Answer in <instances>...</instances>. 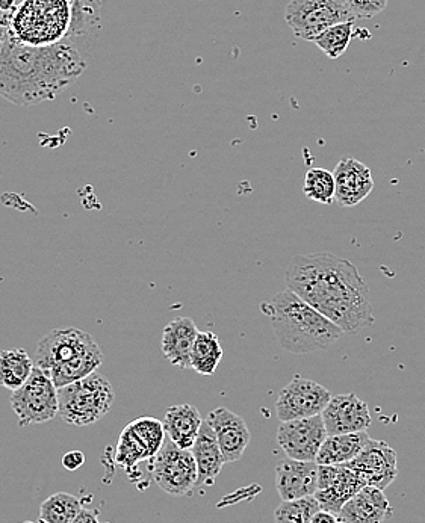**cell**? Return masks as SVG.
<instances>
[{
	"label": "cell",
	"instance_id": "6da1fadb",
	"mask_svg": "<svg viewBox=\"0 0 425 523\" xmlns=\"http://www.w3.org/2000/svg\"><path fill=\"white\" fill-rule=\"evenodd\" d=\"M285 282L344 333L356 335L376 322L370 288L350 260L330 253L295 256L286 268Z\"/></svg>",
	"mask_w": 425,
	"mask_h": 523
},
{
	"label": "cell",
	"instance_id": "7a4b0ae2",
	"mask_svg": "<svg viewBox=\"0 0 425 523\" xmlns=\"http://www.w3.org/2000/svg\"><path fill=\"white\" fill-rule=\"evenodd\" d=\"M87 70V61L70 43L26 46L8 31L0 52V97L13 105H40L55 100Z\"/></svg>",
	"mask_w": 425,
	"mask_h": 523
},
{
	"label": "cell",
	"instance_id": "3957f363",
	"mask_svg": "<svg viewBox=\"0 0 425 523\" xmlns=\"http://www.w3.org/2000/svg\"><path fill=\"white\" fill-rule=\"evenodd\" d=\"M261 310L270 318L280 347L292 354L330 350L344 335L341 327L288 288L264 301Z\"/></svg>",
	"mask_w": 425,
	"mask_h": 523
},
{
	"label": "cell",
	"instance_id": "277c9868",
	"mask_svg": "<svg viewBox=\"0 0 425 523\" xmlns=\"http://www.w3.org/2000/svg\"><path fill=\"white\" fill-rule=\"evenodd\" d=\"M103 359L93 336L73 327L47 333L35 350V366L49 372L58 389L97 372Z\"/></svg>",
	"mask_w": 425,
	"mask_h": 523
},
{
	"label": "cell",
	"instance_id": "5b68a950",
	"mask_svg": "<svg viewBox=\"0 0 425 523\" xmlns=\"http://www.w3.org/2000/svg\"><path fill=\"white\" fill-rule=\"evenodd\" d=\"M73 23L72 0H22L8 31L26 46L47 47L70 40Z\"/></svg>",
	"mask_w": 425,
	"mask_h": 523
},
{
	"label": "cell",
	"instance_id": "8992f818",
	"mask_svg": "<svg viewBox=\"0 0 425 523\" xmlns=\"http://www.w3.org/2000/svg\"><path fill=\"white\" fill-rule=\"evenodd\" d=\"M58 394L59 418L75 427L96 424L111 412L115 401L114 387L99 372L61 387Z\"/></svg>",
	"mask_w": 425,
	"mask_h": 523
},
{
	"label": "cell",
	"instance_id": "52a82bcc",
	"mask_svg": "<svg viewBox=\"0 0 425 523\" xmlns=\"http://www.w3.org/2000/svg\"><path fill=\"white\" fill-rule=\"evenodd\" d=\"M58 390L49 372L35 366L29 380L11 394V409L19 418L20 427L55 419L59 413Z\"/></svg>",
	"mask_w": 425,
	"mask_h": 523
},
{
	"label": "cell",
	"instance_id": "ba28073f",
	"mask_svg": "<svg viewBox=\"0 0 425 523\" xmlns=\"http://www.w3.org/2000/svg\"><path fill=\"white\" fill-rule=\"evenodd\" d=\"M285 20L295 37L314 41L332 26L356 19L344 0H291L286 7Z\"/></svg>",
	"mask_w": 425,
	"mask_h": 523
},
{
	"label": "cell",
	"instance_id": "9c48e42d",
	"mask_svg": "<svg viewBox=\"0 0 425 523\" xmlns=\"http://www.w3.org/2000/svg\"><path fill=\"white\" fill-rule=\"evenodd\" d=\"M153 480L171 496H185L193 492L199 480L196 460L191 449L179 448L170 439H165L161 451L150 463Z\"/></svg>",
	"mask_w": 425,
	"mask_h": 523
},
{
	"label": "cell",
	"instance_id": "30bf717a",
	"mask_svg": "<svg viewBox=\"0 0 425 523\" xmlns=\"http://www.w3.org/2000/svg\"><path fill=\"white\" fill-rule=\"evenodd\" d=\"M167 439L164 424L155 418H138L126 425L118 437L115 462L125 469L152 460Z\"/></svg>",
	"mask_w": 425,
	"mask_h": 523
},
{
	"label": "cell",
	"instance_id": "8fae6325",
	"mask_svg": "<svg viewBox=\"0 0 425 523\" xmlns=\"http://www.w3.org/2000/svg\"><path fill=\"white\" fill-rule=\"evenodd\" d=\"M332 392L320 383L295 375L282 390L276 403L280 422L321 415L332 400Z\"/></svg>",
	"mask_w": 425,
	"mask_h": 523
},
{
	"label": "cell",
	"instance_id": "7c38bea8",
	"mask_svg": "<svg viewBox=\"0 0 425 523\" xmlns=\"http://www.w3.org/2000/svg\"><path fill=\"white\" fill-rule=\"evenodd\" d=\"M327 436L321 415L282 422L277 428V443L286 457L300 462H315Z\"/></svg>",
	"mask_w": 425,
	"mask_h": 523
},
{
	"label": "cell",
	"instance_id": "4fadbf2b",
	"mask_svg": "<svg viewBox=\"0 0 425 523\" xmlns=\"http://www.w3.org/2000/svg\"><path fill=\"white\" fill-rule=\"evenodd\" d=\"M344 466L359 475L367 486L385 490L398 475L397 452L385 440L370 439L356 459Z\"/></svg>",
	"mask_w": 425,
	"mask_h": 523
},
{
	"label": "cell",
	"instance_id": "5bb4252c",
	"mask_svg": "<svg viewBox=\"0 0 425 523\" xmlns=\"http://www.w3.org/2000/svg\"><path fill=\"white\" fill-rule=\"evenodd\" d=\"M365 486V481L347 466H320L318 489L314 496L320 502L321 510L338 516L341 508Z\"/></svg>",
	"mask_w": 425,
	"mask_h": 523
},
{
	"label": "cell",
	"instance_id": "9a60e30c",
	"mask_svg": "<svg viewBox=\"0 0 425 523\" xmlns=\"http://www.w3.org/2000/svg\"><path fill=\"white\" fill-rule=\"evenodd\" d=\"M321 416L329 436L367 431L373 422L368 404L354 394L335 395Z\"/></svg>",
	"mask_w": 425,
	"mask_h": 523
},
{
	"label": "cell",
	"instance_id": "2e32d148",
	"mask_svg": "<svg viewBox=\"0 0 425 523\" xmlns=\"http://www.w3.org/2000/svg\"><path fill=\"white\" fill-rule=\"evenodd\" d=\"M208 424L217 436L224 463H235L241 460L244 451L252 440L246 421L226 407H218L208 415Z\"/></svg>",
	"mask_w": 425,
	"mask_h": 523
},
{
	"label": "cell",
	"instance_id": "e0dca14e",
	"mask_svg": "<svg viewBox=\"0 0 425 523\" xmlns=\"http://www.w3.org/2000/svg\"><path fill=\"white\" fill-rule=\"evenodd\" d=\"M335 200L344 208L359 205L373 192L374 180L370 168L354 158L341 159L335 171Z\"/></svg>",
	"mask_w": 425,
	"mask_h": 523
},
{
	"label": "cell",
	"instance_id": "ac0fdd59",
	"mask_svg": "<svg viewBox=\"0 0 425 523\" xmlns=\"http://www.w3.org/2000/svg\"><path fill=\"white\" fill-rule=\"evenodd\" d=\"M317 462H300L289 457L276 465V489L282 501L314 496L318 489Z\"/></svg>",
	"mask_w": 425,
	"mask_h": 523
},
{
	"label": "cell",
	"instance_id": "d6986e66",
	"mask_svg": "<svg viewBox=\"0 0 425 523\" xmlns=\"http://www.w3.org/2000/svg\"><path fill=\"white\" fill-rule=\"evenodd\" d=\"M199 329L196 322L187 316L173 319L162 332V354L171 365L180 369H191V353L196 344Z\"/></svg>",
	"mask_w": 425,
	"mask_h": 523
},
{
	"label": "cell",
	"instance_id": "ffe728a7",
	"mask_svg": "<svg viewBox=\"0 0 425 523\" xmlns=\"http://www.w3.org/2000/svg\"><path fill=\"white\" fill-rule=\"evenodd\" d=\"M392 514L394 508L383 490L365 486L341 508L338 516L347 523H385Z\"/></svg>",
	"mask_w": 425,
	"mask_h": 523
},
{
	"label": "cell",
	"instance_id": "44dd1931",
	"mask_svg": "<svg viewBox=\"0 0 425 523\" xmlns=\"http://www.w3.org/2000/svg\"><path fill=\"white\" fill-rule=\"evenodd\" d=\"M191 452H193L197 472H199L197 486H211L223 469L224 459L217 436L208 421L203 422Z\"/></svg>",
	"mask_w": 425,
	"mask_h": 523
},
{
	"label": "cell",
	"instance_id": "7402d4cb",
	"mask_svg": "<svg viewBox=\"0 0 425 523\" xmlns=\"http://www.w3.org/2000/svg\"><path fill=\"white\" fill-rule=\"evenodd\" d=\"M203 422L205 421L197 407L191 404H179L167 410L162 424L171 442L176 443L179 448L191 449L199 436Z\"/></svg>",
	"mask_w": 425,
	"mask_h": 523
},
{
	"label": "cell",
	"instance_id": "603a6c76",
	"mask_svg": "<svg viewBox=\"0 0 425 523\" xmlns=\"http://www.w3.org/2000/svg\"><path fill=\"white\" fill-rule=\"evenodd\" d=\"M370 439V434L367 431L327 436L315 462L320 466L347 465L351 460L356 459L359 452L365 448Z\"/></svg>",
	"mask_w": 425,
	"mask_h": 523
},
{
	"label": "cell",
	"instance_id": "cb8c5ba5",
	"mask_svg": "<svg viewBox=\"0 0 425 523\" xmlns=\"http://www.w3.org/2000/svg\"><path fill=\"white\" fill-rule=\"evenodd\" d=\"M34 362L23 348L0 351V386L5 389H20L34 372Z\"/></svg>",
	"mask_w": 425,
	"mask_h": 523
},
{
	"label": "cell",
	"instance_id": "d4e9b609",
	"mask_svg": "<svg viewBox=\"0 0 425 523\" xmlns=\"http://www.w3.org/2000/svg\"><path fill=\"white\" fill-rule=\"evenodd\" d=\"M223 354L217 335L212 332H199L191 353V369L200 375H214Z\"/></svg>",
	"mask_w": 425,
	"mask_h": 523
},
{
	"label": "cell",
	"instance_id": "484cf974",
	"mask_svg": "<svg viewBox=\"0 0 425 523\" xmlns=\"http://www.w3.org/2000/svg\"><path fill=\"white\" fill-rule=\"evenodd\" d=\"M82 511L76 496L59 492L49 496L40 507V519L47 523H73Z\"/></svg>",
	"mask_w": 425,
	"mask_h": 523
},
{
	"label": "cell",
	"instance_id": "4316f807",
	"mask_svg": "<svg viewBox=\"0 0 425 523\" xmlns=\"http://www.w3.org/2000/svg\"><path fill=\"white\" fill-rule=\"evenodd\" d=\"M354 35V20L338 23L318 35L312 43L323 50L330 59H338L347 52Z\"/></svg>",
	"mask_w": 425,
	"mask_h": 523
},
{
	"label": "cell",
	"instance_id": "83f0119b",
	"mask_svg": "<svg viewBox=\"0 0 425 523\" xmlns=\"http://www.w3.org/2000/svg\"><path fill=\"white\" fill-rule=\"evenodd\" d=\"M303 192L312 202L332 205L335 200V176L324 168H312L306 173Z\"/></svg>",
	"mask_w": 425,
	"mask_h": 523
},
{
	"label": "cell",
	"instance_id": "f1b7e54d",
	"mask_svg": "<svg viewBox=\"0 0 425 523\" xmlns=\"http://www.w3.org/2000/svg\"><path fill=\"white\" fill-rule=\"evenodd\" d=\"M321 510L320 502L315 496L295 499V501H282L274 511L276 523H311L312 517Z\"/></svg>",
	"mask_w": 425,
	"mask_h": 523
},
{
	"label": "cell",
	"instance_id": "f546056e",
	"mask_svg": "<svg viewBox=\"0 0 425 523\" xmlns=\"http://www.w3.org/2000/svg\"><path fill=\"white\" fill-rule=\"evenodd\" d=\"M72 2L75 5L72 37H84L99 28L100 0H72Z\"/></svg>",
	"mask_w": 425,
	"mask_h": 523
},
{
	"label": "cell",
	"instance_id": "4dcf8cb0",
	"mask_svg": "<svg viewBox=\"0 0 425 523\" xmlns=\"http://www.w3.org/2000/svg\"><path fill=\"white\" fill-rule=\"evenodd\" d=\"M389 0H344L354 19H371L386 10Z\"/></svg>",
	"mask_w": 425,
	"mask_h": 523
},
{
	"label": "cell",
	"instance_id": "1f68e13d",
	"mask_svg": "<svg viewBox=\"0 0 425 523\" xmlns=\"http://www.w3.org/2000/svg\"><path fill=\"white\" fill-rule=\"evenodd\" d=\"M85 463L84 452L70 451L63 457V466L67 471H78Z\"/></svg>",
	"mask_w": 425,
	"mask_h": 523
},
{
	"label": "cell",
	"instance_id": "d6a6232c",
	"mask_svg": "<svg viewBox=\"0 0 425 523\" xmlns=\"http://www.w3.org/2000/svg\"><path fill=\"white\" fill-rule=\"evenodd\" d=\"M311 523H339L336 514L330 513V511L320 510L314 517H312Z\"/></svg>",
	"mask_w": 425,
	"mask_h": 523
},
{
	"label": "cell",
	"instance_id": "836d02e7",
	"mask_svg": "<svg viewBox=\"0 0 425 523\" xmlns=\"http://www.w3.org/2000/svg\"><path fill=\"white\" fill-rule=\"evenodd\" d=\"M73 523H100V522H99V519H97V514L94 513V511L85 510V508H82L81 513H79V516L76 517L75 520H73Z\"/></svg>",
	"mask_w": 425,
	"mask_h": 523
},
{
	"label": "cell",
	"instance_id": "e575fe53",
	"mask_svg": "<svg viewBox=\"0 0 425 523\" xmlns=\"http://www.w3.org/2000/svg\"><path fill=\"white\" fill-rule=\"evenodd\" d=\"M16 8V0H0V11H2V13L14 14Z\"/></svg>",
	"mask_w": 425,
	"mask_h": 523
},
{
	"label": "cell",
	"instance_id": "d590c367",
	"mask_svg": "<svg viewBox=\"0 0 425 523\" xmlns=\"http://www.w3.org/2000/svg\"><path fill=\"white\" fill-rule=\"evenodd\" d=\"M8 29L0 28V52L4 49L5 38H7Z\"/></svg>",
	"mask_w": 425,
	"mask_h": 523
},
{
	"label": "cell",
	"instance_id": "8d00e7d4",
	"mask_svg": "<svg viewBox=\"0 0 425 523\" xmlns=\"http://www.w3.org/2000/svg\"><path fill=\"white\" fill-rule=\"evenodd\" d=\"M38 523H47V522H44V520H41V519H40V522H38Z\"/></svg>",
	"mask_w": 425,
	"mask_h": 523
},
{
	"label": "cell",
	"instance_id": "74e56055",
	"mask_svg": "<svg viewBox=\"0 0 425 523\" xmlns=\"http://www.w3.org/2000/svg\"><path fill=\"white\" fill-rule=\"evenodd\" d=\"M339 523H347V522H342V520H341V522H339Z\"/></svg>",
	"mask_w": 425,
	"mask_h": 523
},
{
	"label": "cell",
	"instance_id": "f35d334b",
	"mask_svg": "<svg viewBox=\"0 0 425 523\" xmlns=\"http://www.w3.org/2000/svg\"><path fill=\"white\" fill-rule=\"evenodd\" d=\"M25 523H32V522H25Z\"/></svg>",
	"mask_w": 425,
	"mask_h": 523
}]
</instances>
